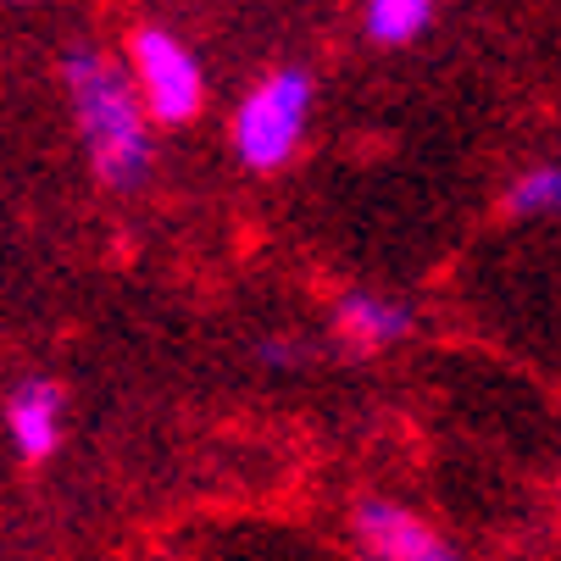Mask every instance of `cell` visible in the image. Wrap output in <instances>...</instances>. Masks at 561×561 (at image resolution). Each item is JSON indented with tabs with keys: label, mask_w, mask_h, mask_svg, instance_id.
Wrapping results in <instances>:
<instances>
[{
	"label": "cell",
	"mask_w": 561,
	"mask_h": 561,
	"mask_svg": "<svg viewBox=\"0 0 561 561\" xmlns=\"http://www.w3.org/2000/svg\"><path fill=\"white\" fill-rule=\"evenodd\" d=\"M61 90H67L78 139H84L90 173L101 179V190L139 195L156 168V134H150V117L128 84V72L101 45L78 39L61 50Z\"/></svg>",
	"instance_id": "cell-1"
},
{
	"label": "cell",
	"mask_w": 561,
	"mask_h": 561,
	"mask_svg": "<svg viewBox=\"0 0 561 561\" xmlns=\"http://www.w3.org/2000/svg\"><path fill=\"white\" fill-rule=\"evenodd\" d=\"M311 106H317L311 72L306 67H273L228 117V145L239 156V168H251V173L289 168L306 145Z\"/></svg>",
	"instance_id": "cell-2"
},
{
	"label": "cell",
	"mask_w": 561,
	"mask_h": 561,
	"mask_svg": "<svg viewBox=\"0 0 561 561\" xmlns=\"http://www.w3.org/2000/svg\"><path fill=\"white\" fill-rule=\"evenodd\" d=\"M128 84L156 128H184L206 112V67L190 39L162 23H139L128 34Z\"/></svg>",
	"instance_id": "cell-3"
},
{
	"label": "cell",
	"mask_w": 561,
	"mask_h": 561,
	"mask_svg": "<svg viewBox=\"0 0 561 561\" xmlns=\"http://www.w3.org/2000/svg\"><path fill=\"white\" fill-rule=\"evenodd\" d=\"M351 534L362 561H461V550L423 512L389 495H362L351 512Z\"/></svg>",
	"instance_id": "cell-4"
},
{
	"label": "cell",
	"mask_w": 561,
	"mask_h": 561,
	"mask_svg": "<svg viewBox=\"0 0 561 561\" xmlns=\"http://www.w3.org/2000/svg\"><path fill=\"white\" fill-rule=\"evenodd\" d=\"M0 423H7V445L18 461H50L61 450V434H67V389L50 373L18 378L7 389Z\"/></svg>",
	"instance_id": "cell-5"
},
{
	"label": "cell",
	"mask_w": 561,
	"mask_h": 561,
	"mask_svg": "<svg viewBox=\"0 0 561 561\" xmlns=\"http://www.w3.org/2000/svg\"><path fill=\"white\" fill-rule=\"evenodd\" d=\"M417 329V311L407 300H394L383 289H345L334 300V334L362 351V356H378V351H394Z\"/></svg>",
	"instance_id": "cell-6"
},
{
	"label": "cell",
	"mask_w": 561,
	"mask_h": 561,
	"mask_svg": "<svg viewBox=\"0 0 561 561\" xmlns=\"http://www.w3.org/2000/svg\"><path fill=\"white\" fill-rule=\"evenodd\" d=\"M434 12H439V0H362V28L373 45L400 50L434 28Z\"/></svg>",
	"instance_id": "cell-7"
},
{
	"label": "cell",
	"mask_w": 561,
	"mask_h": 561,
	"mask_svg": "<svg viewBox=\"0 0 561 561\" xmlns=\"http://www.w3.org/2000/svg\"><path fill=\"white\" fill-rule=\"evenodd\" d=\"M506 217H561V162H534L506 184Z\"/></svg>",
	"instance_id": "cell-8"
},
{
	"label": "cell",
	"mask_w": 561,
	"mask_h": 561,
	"mask_svg": "<svg viewBox=\"0 0 561 561\" xmlns=\"http://www.w3.org/2000/svg\"><path fill=\"white\" fill-rule=\"evenodd\" d=\"M256 362H262V367H278V373H284V367H300V362H306V345H300V340H278V334H262V340H256Z\"/></svg>",
	"instance_id": "cell-9"
},
{
	"label": "cell",
	"mask_w": 561,
	"mask_h": 561,
	"mask_svg": "<svg viewBox=\"0 0 561 561\" xmlns=\"http://www.w3.org/2000/svg\"><path fill=\"white\" fill-rule=\"evenodd\" d=\"M7 7H34V0H7Z\"/></svg>",
	"instance_id": "cell-10"
}]
</instances>
